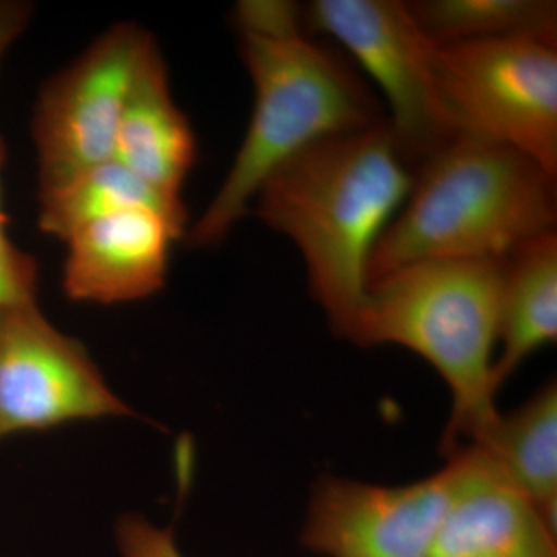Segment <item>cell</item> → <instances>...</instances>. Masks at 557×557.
<instances>
[{"mask_svg": "<svg viewBox=\"0 0 557 557\" xmlns=\"http://www.w3.org/2000/svg\"><path fill=\"white\" fill-rule=\"evenodd\" d=\"M233 20L255 108L233 166L189 230L190 247L222 244L248 214L265 178L299 150L387 121L368 83L306 32L298 3L242 0Z\"/></svg>", "mask_w": 557, "mask_h": 557, "instance_id": "cell-1", "label": "cell"}, {"mask_svg": "<svg viewBox=\"0 0 557 557\" xmlns=\"http://www.w3.org/2000/svg\"><path fill=\"white\" fill-rule=\"evenodd\" d=\"M413 172L386 121L311 143L256 194V214L298 247L311 296L341 338L354 335L370 255L408 199Z\"/></svg>", "mask_w": 557, "mask_h": 557, "instance_id": "cell-2", "label": "cell"}, {"mask_svg": "<svg viewBox=\"0 0 557 557\" xmlns=\"http://www.w3.org/2000/svg\"><path fill=\"white\" fill-rule=\"evenodd\" d=\"M556 226L557 177L518 149L456 135L413 172L370 255L368 285L423 260L504 259Z\"/></svg>", "mask_w": 557, "mask_h": 557, "instance_id": "cell-3", "label": "cell"}, {"mask_svg": "<svg viewBox=\"0 0 557 557\" xmlns=\"http://www.w3.org/2000/svg\"><path fill=\"white\" fill-rule=\"evenodd\" d=\"M504 259L409 263L368 285L350 343L399 346L448 384L453 412L443 450L468 445L498 416L493 368Z\"/></svg>", "mask_w": 557, "mask_h": 557, "instance_id": "cell-4", "label": "cell"}, {"mask_svg": "<svg viewBox=\"0 0 557 557\" xmlns=\"http://www.w3.org/2000/svg\"><path fill=\"white\" fill-rule=\"evenodd\" d=\"M432 65L454 135L518 149L557 177V39L435 44Z\"/></svg>", "mask_w": 557, "mask_h": 557, "instance_id": "cell-5", "label": "cell"}, {"mask_svg": "<svg viewBox=\"0 0 557 557\" xmlns=\"http://www.w3.org/2000/svg\"><path fill=\"white\" fill-rule=\"evenodd\" d=\"M304 28L325 35L351 54L379 86L388 126L413 171L456 137L435 86V44L401 0H313Z\"/></svg>", "mask_w": 557, "mask_h": 557, "instance_id": "cell-6", "label": "cell"}, {"mask_svg": "<svg viewBox=\"0 0 557 557\" xmlns=\"http://www.w3.org/2000/svg\"><path fill=\"white\" fill-rule=\"evenodd\" d=\"M150 40L134 22L113 25L42 87L32 127L39 190L115 159L121 115Z\"/></svg>", "mask_w": 557, "mask_h": 557, "instance_id": "cell-7", "label": "cell"}, {"mask_svg": "<svg viewBox=\"0 0 557 557\" xmlns=\"http://www.w3.org/2000/svg\"><path fill=\"white\" fill-rule=\"evenodd\" d=\"M129 413L83 344L53 327L36 300L0 319V442Z\"/></svg>", "mask_w": 557, "mask_h": 557, "instance_id": "cell-8", "label": "cell"}, {"mask_svg": "<svg viewBox=\"0 0 557 557\" xmlns=\"http://www.w3.org/2000/svg\"><path fill=\"white\" fill-rule=\"evenodd\" d=\"M453 490L449 461L403 486L319 480L304 522V547L325 557H429Z\"/></svg>", "mask_w": 557, "mask_h": 557, "instance_id": "cell-9", "label": "cell"}, {"mask_svg": "<svg viewBox=\"0 0 557 557\" xmlns=\"http://www.w3.org/2000/svg\"><path fill=\"white\" fill-rule=\"evenodd\" d=\"M185 233V226L153 208L95 220L65 240V295L101 306L156 295L166 282L172 244Z\"/></svg>", "mask_w": 557, "mask_h": 557, "instance_id": "cell-10", "label": "cell"}, {"mask_svg": "<svg viewBox=\"0 0 557 557\" xmlns=\"http://www.w3.org/2000/svg\"><path fill=\"white\" fill-rule=\"evenodd\" d=\"M453 497L429 557H557V530L478 450L446 453Z\"/></svg>", "mask_w": 557, "mask_h": 557, "instance_id": "cell-11", "label": "cell"}, {"mask_svg": "<svg viewBox=\"0 0 557 557\" xmlns=\"http://www.w3.org/2000/svg\"><path fill=\"white\" fill-rule=\"evenodd\" d=\"M196 159V135L172 100L166 64L152 39L124 104L115 160L161 199L183 207L180 194Z\"/></svg>", "mask_w": 557, "mask_h": 557, "instance_id": "cell-12", "label": "cell"}, {"mask_svg": "<svg viewBox=\"0 0 557 557\" xmlns=\"http://www.w3.org/2000/svg\"><path fill=\"white\" fill-rule=\"evenodd\" d=\"M557 339V231L519 245L504 258L496 391L539 348Z\"/></svg>", "mask_w": 557, "mask_h": 557, "instance_id": "cell-13", "label": "cell"}, {"mask_svg": "<svg viewBox=\"0 0 557 557\" xmlns=\"http://www.w3.org/2000/svg\"><path fill=\"white\" fill-rule=\"evenodd\" d=\"M525 494L556 528L557 387L549 381L518 409L494 418L468 443ZM461 448V446H460ZM557 530V528H556Z\"/></svg>", "mask_w": 557, "mask_h": 557, "instance_id": "cell-14", "label": "cell"}, {"mask_svg": "<svg viewBox=\"0 0 557 557\" xmlns=\"http://www.w3.org/2000/svg\"><path fill=\"white\" fill-rule=\"evenodd\" d=\"M131 208H153L185 226V207L161 199L115 159L79 172L54 188L39 190V230L65 242L83 226ZM188 230V228H186Z\"/></svg>", "mask_w": 557, "mask_h": 557, "instance_id": "cell-15", "label": "cell"}, {"mask_svg": "<svg viewBox=\"0 0 557 557\" xmlns=\"http://www.w3.org/2000/svg\"><path fill=\"white\" fill-rule=\"evenodd\" d=\"M408 7L438 46L516 36L557 39L555 0H417Z\"/></svg>", "mask_w": 557, "mask_h": 557, "instance_id": "cell-16", "label": "cell"}, {"mask_svg": "<svg viewBox=\"0 0 557 557\" xmlns=\"http://www.w3.org/2000/svg\"><path fill=\"white\" fill-rule=\"evenodd\" d=\"M33 7L22 0H0V62L14 42L27 30ZM5 149L0 139V172ZM38 292V267L35 259L13 244L7 234L0 177V319L10 310L35 302Z\"/></svg>", "mask_w": 557, "mask_h": 557, "instance_id": "cell-17", "label": "cell"}, {"mask_svg": "<svg viewBox=\"0 0 557 557\" xmlns=\"http://www.w3.org/2000/svg\"><path fill=\"white\" fill-rule=\"evenodd\" d=\"M116 537L123 557H185L175 545L172 530H160L138 516L121 520Z\"/></svg>", "mask_w": 557, "mask_h": 557, "instance_id": "cell-18", "label": "cell"}]
</instances>
